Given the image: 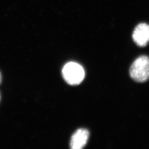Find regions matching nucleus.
<instances>
[{
	"label": "nucleus",
	"mask_w": 149,
	"mask_h": 149,
	"mask_svg": "<svg viewBox=\"0 0 149 149\" xmlns=\"http://www.w3.org/2000/svg\"><path fill=\"white\" fill-rule=\"evenodd\" d=\"M130 75L134 80L139 83L146 82L149 79V58L142 56L137 58L130 69Z\"/></svg>",
	"instance_id": "obj_1"
},
{
	"label": "nucleus",
	"mask_w": 149,
	"mask_h": 149,
	"mask_svg": "<svg viewBox=\"0 0 149 149\" xmlns=\"http://www.w3.org/2000/svg\"><path fill=\"white\" fill-rule=\"evenodd\" d=\"M1 80H2V77H1V73L0 72V84L1 83Z\"/></svg>",
	"instance_id": "obj_5"
},
{
	"label": "nucleus",
	"mask_w": 149,
	"mask_h": 149,
	"mask_svg": "<svg viewBox=\"0 0 149 149\" xmlns=\"http://www.w3.org/2000/svg\"><path fill=\"white\" fill-rule=\"evenodd\" d=\"M132 38L135 43L140 47H144L149 42V25L142 23L136 26L134 30Z\"/></svg>",
	"instance_id": "obj_3"
},
{
	"label": "nucleus",
	"mask_w": 149,
	"mask_h": 149,
	"mask_svg": "<svg viewBox=\"0 0 149 149\" xmlns=\"http://www.w3.org/2000/svg\"><path fill=\"white\" fill-rule=\"evenodd\" d=\"M62 74L65 81L72 86L81 84L85 76L84 69L82 66L74 62L67 63L63 68Z\"/></svg>",
	"instance_id": "obj_2"
},
{
	"label": "nucleus",
	"mask_w": 149,
	"mask_h": 149,
	"mask_svg": "<svg viewBox=\"0 0 149 149\" xmlns=\"http://www.w3.org/2000/svg\"><path fill=\"white\" fill-rule=\"evenodd\" d=\"M89 136V133L86 129H79L73 134L70 141L72 149H82L86 146Z\"/></svg>",
	"instance_id": "obj_4"
},
{
	"label": "nucleus",
	"mask_w": 149,
	"mask_h": 149,
	"mask_svg": "<svg viewBox=\"0 0 149 149\" xmlns=\"http://www.w3.org/2000/svg\"><path fill=\"white\" fill-rule=\"evenodd\" d=\"M0 99H1V96H0Z\"/></svg>",
	"instance_id": "obj_6"
}]
</instances>
